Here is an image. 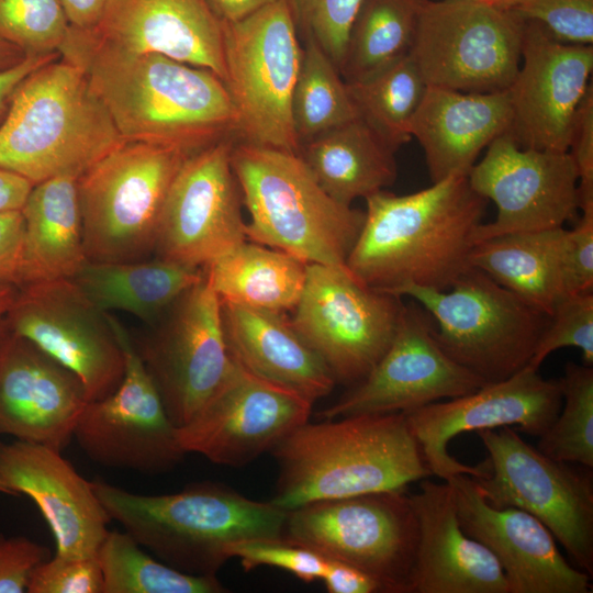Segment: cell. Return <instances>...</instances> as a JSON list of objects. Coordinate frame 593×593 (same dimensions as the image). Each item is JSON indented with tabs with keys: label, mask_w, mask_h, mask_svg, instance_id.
<instances>
[{
	"label": "cell",
	"mask_w": 593,
	"mask_h": 593,
	"mask_svg": "<svg viewBox=\"0 0 593 593\" xmlns=\"http://www.w3.org/2000/svg\"><path fill=\"white\" fill-rule=\"evenodd\" d=\"M235 139L191 154L179 169L159 219L157 258L204 268L246 242L243 197L231 165Z\"/></svg>",
	"instance_id": "cell-17"
},
{
	"label": "cell",
	"mask_w": 593,
	"mask_h": 593,
	"mask_svg": "<svg viewBox=\"0 0 593 593\" xmlns=\"http://www.w3.org/2000/svg\"><path fill=\"white\" fill-rule=\"evenodd\" d=\"M223 23L240 21L281 0H206Z\"/></svg>",
	"instance_id": "cell-54"
},
{
	"label": "cell",
	"mask_w": 593,
	"mask_h": 593,
	"mask_svg": "<svg viewBox=\"0 0 593 593\" xmlns=\"http://www.w3.org/2000/svg\"><path fill=\"white\" fill-rule=\"evenodd\" d=\"M346 83L358 118L387 146L396 152L412 139L410 124L427 86L409 55Z\"/></svg>",
	"instance_id": "cell-36"
},
{
	"label": "cell",
	"mask_w": 593,
	"mask_h": 593,
	"mask_svg": "<svg viewBox=\"0 0 593 593\" xmlns=\"http://www.w3.org/2000/svg\"><path fill=\"white\" fill-rule=\"evenodd\" d=\"M322 581L329 593H381L379 584L367 573L345 562L327 559Z\"/></svg>",
	"instance_id": "cell-50"
},
{
	"label": "cell",
	"mask_w": 593,
	"mask_h": 593,
	"mask_svg": "<svg viewBox=\"0 0 593 593\" xmlns=\"http://www.w3.org/2000/svg\"><path fill=\"white\" fill-rule=\"evenodd\" d=\"M507 90L463 92L427 86L410 133L423 148L432 183L468 176L475 159L510 128Z\"/></svg>",
	"instance_id": "cell-28"
},
{
	"label": "cell",
	"mask_w": 593,
	"mask_h": 593,
	"mask_svg": "<svg viewBox=\"0 0 593 593\" xmlns=\"http://www.w3.org/2000/svg\"><path fill=\"white\" fill-rule=\"evenodd\" d=\"M92 489L111 521L166 564L217 575L228 548L251 538H282L288 511L212 482L170 494L133 493L104 481Z\"/></svg>",
	"instance_id": "cell-4"
},
{
	"label": "cell",
	"mask_w": 593,
	"mask_h": 593,
	"mask_svg": "<svg viewBox=\"0 0 593 593\" xmlns=\"http://www.w3.org/2000/svg\"><path fill=\"white\" fill-rule=\"evenodd\" d=\"M105 314L124 354V376L112 394L87 403L72 438L92 461L103 467L165 473L186 455L177 439V427L132 336L118 317Z\"/></svg>",
	"instance_id": "cell-15"
},
{
	"label": "cell",
	"mask_w": 593,
	"mask_h": 593,
	"mask_svg": "<svg viewBox=\"0 0 593 593\" xmlns=\"http://www.w3.org/2000/svg\"><path fill=\"white\" fill-rule=\"evenodd\" d=\"M21 212L25 223L22 286L71 278L88 261L77 178L60 176L35 184Z\"/></svg>",
	"instance_id": "cell-32"
},
{
	"label": "cell",
	"mask_w": 593,
	"mask_h": 593,
	"mask_svg": "<svg viewBox=\"0 0 593 593\" xmlns=\"http://www.w3.org/2000/svg\"><path fill=\"white\" fill-rule=\"evenodd\" d=\"M25 223L21 211L0 213V282L24 283Z\"/></svg>",
	"instance_id": "cell-49"
},
{
	"label": "cell",
	"mask_w": 593,
	"mask_h": 593,
	"mask_svg": "<svg viewBox=\"0 0 593 593\" xmlns=\"http://www.w3.org/2000/svg\"><path fill=\"white\" fill-rule=\"evenodd\" d=\"M221 305L228 350L245 370L311 403L332 392L331 371L282 313Z\"/></svg>",
	"instance_id": "cell-29"
},
{
	"label": "cell",
	"mask_w": 593,
	"mask_h": 593,
	"mask_svg": "<svg viewBox=\"0 0 593 593\" xmlns=\"http://www.w3.org/2000/svg\"><path fill=\"white\" fill-rule=\"evenodd\" d=\"M568 294L593 291V212H582L566 236Z\"/></svg>",
	"instance_id": "cell-48"
},
{
	"label": "cell",
	"mask_w": 593,
	"mask_h": 593,
	"mask_svg": "<svg viewBox=\"0 0 593 593\" xmlns=\"http://www.w3.org/2000/svg\"><path fill=\"white\" fill-rule=\"evenodd\" d=\"M291 118L301 144L358 118L347 83L329 57L303 42L291 99Z\"/></svg>",
	"instance_id": "cell-38"
},
{
	"label": "cell",
	"mask_w": 593,
	"mask_h": 593,
	"mask_svg": "<svg viewBox=\"0 0 593 593\" xmlns=\"http://www.w3.org/2000/svg\"><path fill=\"white\" fill-rule=\"evenodd\" d=\"M593 46L566 44L526 21L522 59L507 89V133L523 148L568 152L578 108L591 83Z\"/></svg>",
	"instance_id": "cell-22"
},
{
	"label": "cell",
	"mask_w": 593,
	"mask_h": 593,
	"mask_svg": "<svg viewBox=\"0 0 593 593\" xmlns=\"http://www.w3.org/2000/svg\"><path fill=\"white\" fill-rule=\"evenodd\" d=\"M0 493L14 496V494L9 490V488L0 480Z\"/></svg>",
	"instance_id": "cell-58"
},
{
	"label": "cell",
	"mask_w": 593,
	"mask_h": 593,
	"mask_svg": "<svg viewBox=\"0 0 593 593\" xmlns=\"http://www.w3.org/2000/svg\"><path fill=\"white\" fill-rule=\"evenodd\" d=\"M279 477L271 502L290 511L325 501L406 491L433 475L404 413L309 421L271 450Z\"/></svg>",
	"instance_id": "cell-3"
},
{
	"label": "cell",
	"mask_w": 593,
	"mask_h": 593,
	"mask_svg": "<svg viewBox=\"0 0 593 593\" xmlns=\"http://www.w3.org/2000/svg\"><path fill=\"white\" fill-rule=\"evenodd\" d=\"M203 276L204 268L156 257L127 262L86 261L69 279L101 312H127L155 324Z\"/></svg>",
	"instance_id": "cell-33"
},
{
	"label": "cell",
	"mask_w": 593,
	"mask_h": 593,
	"mask_svg": "<svg viewBox=\"0 0 593 593\" xmlns=\"http://www.w3.org/2000/svg\"><path fill=\"white\" fill-rule=\"evenodd\" d=\"M18 292V287L0 282V332L4 328V318Z\"/></svg>",
	"instance_id": "cell-56"
},
{
	"label": "cell",
	"mask_w": 593,
	"mask_h": 593,
	"mask_svg": "<svg viewBox=\"0 0 593 593\" xmlns=\"http://www.w3.org/2000/svg\"><path fill=\"white\" fill-rule=\"evenodd\" d=\"M60 57L59 53L48 55H29L19 65L0 71V124L3 121L18 85L33 70L38 67L56 60Z\"/></svg>",
	"instance_id": "cell-51"
},
{
	"label": "cell",
	"mask_w": 593,
	"mask_h": 593,
	"mask_svg": "<svg viewBox=\"0 0 593 593\" xmlns=\"http://www.w3.org/2000/svg\"><path fill=\"white\" fill-rule=\"evenodd\" d=\"M0 480L18 496L38 507L56 555L96 557L111 521L91 482L81 477L60 450L43 444L0 440Z\"/></svg>",
	"instance_id": "cell-25"
},
{
	"label": "cell",
	"mask_w": 593,
	"mask_h": 593,
	"mask_svg": "<svg viewBox=\"0 0 593 593\" xmlns=\"http://www.w3.org/2000/svg\"><path fill=\"white\" fill-rule=\"evenodd\" d=\"M49 551L25 536L0 533V593H24L33 570Z\"/></svg>",
	"instance_id": "cell-47"
},
{
	"label": "cell",
	"mask_w": 593,
	"mask_h": 593,
	"mask_svg": "<svg viewBox=\"0 0 593 593\" xmlns=\"http://www.w3.org/2000/svg\"><path fill=\"white\" fill-rule=\"evenodd\" d=\"M312 405L235 361L223 385L189 423L177 427L176 435L186 454H199L221 466L243 467L307 422Z\"/></svg>",
	"instance_id": "cell-21"
},
{
	"label": "cell",
	"mask_w": 593,
	"mask_h": 593,
	"mask_svg": "<svg viewBox=\"0 0 593 593\" xmlns=\"http://www.w3.org/2000/svg\"><path fill=\"white\" fill-rule=\"evenodd\" d=\"M123 141L86 71L59 57L15 88L0 124V168L34 186L78 178Z\"/></svg>",
	"instance_id": "cell-5"
},
{
	"label": "cell",
	"mask_w": 593,
	"mask_h": 593,
	"mask_svg": "<svg viewBox=\"0 0 593 593\" xmlns=\"http://www.w3.org/2000/svg\"><path fill=\"white\" fill-rule=\"evenodd\" d=\"M160 325L134 347L176 427L189 423L235 367L224 332L221 300L203 278L166 311Z\"/></svg>",
	"instance_id": "cell-14"
},
{
	"label": "cell",
	"mask_w": 593,
	"mask_h": 593,
	"mask_svg": "<svg viewBox=\"0 0 593 593\" xmlns=\"http://www.w3.org/2000/svg\"><path fill=\"white\" fill-rule=\"evenodd\" d=\"M298 36L315 43L340 69L361 0H284Z\"/></svg>",
	"instance_id": "cell-41"
},
{
	"label": "cell",
	"mask_w": 593,
	"mask_h": 593,
	"mask_svg": "<svg viewBox=\"0 0 593 593\" xmlns=\"http://www.w3.org/2000/svg\"><path fill=\"white\" fill-rule=\"evenodd\" d=\"M563 347L579 348L583 365L593 366V291L568 295L556 305L527 367L538 370Z\"/></svg>",
	"instance_id": "cell-42"
},
{
	"label": "cell",
	"mask_w": 593,
	"mask_h": 593,
	"mask_svg": "<svg viewBox=\"0 0 593 593\" xmlns=\"http://www.w3.org/2000/svg\"><path fill=\"white\" fill-rule=\"evenodd\" d=\"M33 187L23 176L0 168V213L21 211Z\"/></svg>",
	"instance_id": "cell-52"
},
{
	"label": "cell",
	"mask_w": 593,
	"mask_h": 593,
	"mask_svg": "<svg viewBox=\"0 0 593 593\" xmlns=\"http://www.w3.org/2000/svg\"><path fill=\"white\" fill-rule=\"evenodd\" d=\"M370 288L347 268L307 264L291 324L336 382L355 385L391 345L405 304Z\"/></svg>",
	"instance_id": "cell-13"
},
{
	"label": "cell",
	"mask_w": 593,
	"mask_h": 593,
	"mask_svg": "<svg viewBox=\"0 0 593 593\" xmlns=\"http://www.w3.org/2000/svg\"><path fill=\"white\" fill-rule=\"evenodd\" d=\"M409 496L418 530L412 593H508L496 558L462 529L446 481L423 479Z\"/></svg>",
	"instance_id": "cell-27"
},
{
	"label": "cell",
	"mask_w": 593,
	"mask_h": 593,
	"mask_svg": "<svg viewBox=\"0 0 593 593\" xmlns=\"http://www.w3.org/2000/svg\"><path fill=\"white\" fill-rule=\"evenodd\" d=\"M88 402L70 370L26 338L0 332V436L61 451Z\"/></svg>",
	"instance_id": "cell-24"
},
{
	"label": "cell",
	"mask_w": 593,
	"mask_h": 593,
	"mask_svg": "<svg viewBox=\"0 0 593 593\" xmlns=\"http://www.w3.org/2000/svg\"><path fill=\"white\" fill-rule=\"evenodd\" d=\"M86 32L101 45L165 55L225 80L223 23L206 0H107Z\"/></svg>",
	"instance_id": "cell-26"
},
{
	"label": "cell",
	"mask_w": 593,
	"mask_h": 593,
	"mask_svg": "<svg viewBox=\"0 0 593 593\" xmlns=\"http://www.w3.org/2000/svg\"><path fill=\"white\" fill-rule=\"evenodd\" d=\"M398 295L414 299L437 323L441 350L485 383L528 366L550 315L471 267L448 290L417 286Z\"/></svg>",
	"instance_id": "cell-8"
},
{
	"label": "cell",
	"mask_w": 593,
	"mask_h": 593,
	"mask_svg": "<svg viewBox=\"0 0 593 593\" xmlns=\"http://www.w3.org/2000/svg\"><path fill=\"white\" fill-rule=\"evenodd\" d=\"M471 188L497 209L474 231V244L491 237L563 227L579 210L578 174L568 152L523 148L506 132L468 174Z\"/></svg>",
	"instance_id": "cell-18"
},
{
	"label": "cell",
	"mask_w": 593,
	"mask_h": 593,
	"mask_svg": "<svg viewBox=\"0 0 593 593\" xmlns=\"http://www.w3.org/2000/svg\"><path fill=\"white\" fill-rule=\"evenodd\" d=\"M508 9L540 23L561 43H593V0H517Z\"/></svg>",
	"instance_id": "cell-44"
},
{
	"label": "cell",
	"mask_w": 593,
	"mask_h": 593,
	"mask_svg": "<svg viewBox=\"0 0 593 593\" xmlns=\"http://www.w3.org/2000/svg\"><path fill=\"white\" fill-rule=\"evenodd\" d=\"M231 165L250 215L248 239L305 264L347 268L363 211L328 195L296 153L235 139Z\"/></svg>",
	"instance_id": "cell-6"
},
{
	"label": "cell",
	"mask_w": 593,
	"mask_h": 593,
	"mask_svg": "<svg viewBox=\"0 0 593 593\" xmlns=\"http://www.w3.org/2000/svg\"><path fill=\"white\" fill-rule=\"evenodd\" d=\"M563 227L504 234L474 244L470 264L551 315L568 296Z\"/></svg>",
	"instance_id": "cell-30"
},
{
	"label": "cell",
	"mask_w": 593,
	"mask_h": 593,
	"mask_svg": "<svg viewBox=\"0 0 593 593\" xmlns=\"http://www.w3.org/2000/svg\"><path fill=\"white\" fill-rule=\"evenodd\" d=\"M71 27L93 30L101 20L107 0H59Z\"/></svg>",
	"instance_id": "cell-53"
},
{
	"label": "cell",
	"mask_w": 593,
	"mask_h": 593,
	"mask_svg": "<svg viewBox=\"0 0 593 593\" xmlns=\"http://www.w3.org/2000/svg\"><path fill=\"white\" fill-rule=\"evenodd\" d=\"M488 451L471 477L494 507H516L538 518L572 562L593 574L592 468L552 459L510 426L477 432Z\"/></svg>",
	"instance_id": "cell-9"
},
{
	"label": "cell",
	"mask_w": 593,
	"mask_h": 593,
	"mask_svg": "<svg viewBox=\"0 0 593 593\" xmlns=\"http://www.w3.org/2000/svg\"><path fill=\"white\" fill-rule=\"evenodd\" d=\"M558 381L563 404L536 448L552 459L593 468V367L568 361Z\"/></svg>",
	"instance_id": "cell-39"
},
{
	"label": "cell",
	"mask_w": 593,
	"mask_h": 593,
	"mask_svg": "<svg viewBox=\"0 0 593 593\" xmlns=\"http://www.w3.org/2000/svg\"><path fill=\"white\" fill-rule=\"evenodd\" d=\"M97 559L102 573V593H222L217 575L181 572L143 547L126 532L109 530Z\"/></svg>",
	"instance_id": "cell-37"
},
{
	"label": "cell",
	"mask_w": 593,
	"mask_h": 593,
	"mask_svg": "<svg viewBox=\"0 0 593 593\" xmlns=\"http://www.w3.org/2000/svg\"><path fill=\"white\" fill-rule=\"evenodd\" d=\"M395 153L359 118L301 144L298 152L325 192L345 205L395 182Z\"/></svg>",
	"instance_id": "cell-31"
},
{
	"label": "cell",
	"mask_w": 593,
	"mask_h": 593,
	"mask_svg": "<svg viewBox=\"0 0 593 593\" xmlns=\"http://www.w3.org/2000/svg\"><path fill=\"white\" fill-rule=\"evenodd\" d=\"M102 573L96 557L69 558L56 555L32 572L27 593H102Z\"/></svg>",
	"instance_id": "cell-45"
},
{
	"label": "cell",
	"mask_w": 593,
	"mask_h": 593,
	"mask_svg": "<svg viewBox=\"0 0 593 593\" xmlns=\"http://www.w3.org/2000/svg\"><path fill=\"white\" fill-rule=\"evenodd\" d=\"M69 26L59 0H0V37L27 56L59 53Z\"/></svg>",
	"instance_id": "cell-40"
},
{
	"label": "cell",
	"mask_w": 593,
	"mask_h": 593,
	"mask_svg": "<svg viewBox=\"0 0 593 593\" xmlns=\"http://www.w3.org/2000/svg\"><path fill=\"white\" fill-rule=\"evenodd\" d=\"M4 327L77 376L89 402L112 394L123 379L124 354L107 314L69 278L18 288Z\"/></svg>",
	"instance_id": "cell-16"
},
{
	"label": "cell",
	"mask_w": 593,
	"mask_h": 593,
	"mask_svg": "<svg viewBox=\"0 0 593 593\" xmlns=\"http://www.w3.org/2000/svg\"><path fill=\"white\" fill-rule=\"evenodd\" d=\"M525 23L485 2L427 0L409 56L426 86L504 91L521 65Z\"/></svg>",
	"instance_id": "cell-12"
},
{
	"label": "cell",
	"mask_w": 593,
	"mask_h": 593,
	"mask_svg": "<svg viewBox=\"0 0 593 593\" xmlns=\"http://www.w3.org/2000/svg\"><path fill=\"white\" fill-rule=\"evenodd\" d=\"M435 325L421 305H405L395 336L376 366L321 419L361 414L406 413L443 399L469 394L485 384L450 359L434 336Z\"/></svg>",
	"instance_id": "cell-20"
},
{
	"label": "cell",
	"mask_w": 593,
	"mask_h": 593,
	"mask_svg": "<svg viewBox=\"0 0 593 593\" xmlns=\"http://www.w3.org/2000/svg\"><path fill=\"white\" fill-rule=\"evenodd\" d=\"M365 200L346 267L366 286L396 295L406 286L445 291L472 267L473 234L488 200L468 176L405 195L381 190Z\"/></svg>",
	"instance_id": "cell-2"
},
{
	"label": "cell",
	"mask_w": 593,
	"mask_h": 593,
	"mask_svg": "<svg viewBox=\"0 0 593 593\" xmlns=\"http://www.w3.org/2000/svg\"><path fill=\"white\" fill-rule=\"evenodd\" d=\"M227 552L230 559L238 558L246 571L273 567L306 583L322 580L328 561L320 553L283 538L245 539L232 545Z\"/></svg>",
	"instance_id": "cell-43"
},
{
	"label": "cell",
	"mask_w": 593,
	"mask_h": 593,
	"mask_svg": "<svg viewBox=\"0 0 593 593\" xmlns=\"http://www.w3.org/2000/svg\"><path fill=\"white\" fill-rule=\"evenodd\" d=\"M306 267L287 253L246 240L204 268L221 301L284 314L301 296Z\"/></svg>",
	"instance_id": "cell-34"
},
{
	"label": "cell",
	"mask_w": 593,
	"mask_h": 593,
	"mask_svg": "<svg viewBox=\"0 0 593 593\" xmlns=\"http://www.w3.org/2000/svg\"><path fill=\"white\" fill-rule=\"evenodd\" d=\"M562 404L558 380L545 379L538 370L525 367L512 377L485 383L478 390L434 402L404 413L423 459L433 475L443 481L458 473L471 477L481 465L461 463L448 454L457 435L503 426L541 436L556 419Z\"/></svg>",
	"instance_id": "cell-19"
},
{
	"label": "cell",
	"mask_w": 593,
	"mask_h": 593,
	"mask_svg": "<svg viewBox=\"0 0 593 593\" xmlns=\"http://www.w3.org/2000/svg\"><path fill=\"white\" fill-rule=\"evenodd\" d=\"M471 1H478V2H485V3H489V0H471Z\"/></svg>",
	"instance_id": "cell-59"
},
{
	"label": "cell",
	"mask_w": 593,
	"mask_h": 593,
	"mask_svg": "<svg viewBox=\"0 0 593 593\" xmlns=\"http://www.w3.org/2000/svg\"><path fill=\"white\" fill-rule=\"evenodd\" d=\"M427 0H361L339 72L362 80L409 55Z\"/></svg>",
	"instance_id": "cell-35"
},
{
	"label": "cell",
	"mask_w": 593,
	"mask_h": 593,
	"mask_svg": "<svg viewBox=\"0 0 593 593\" xmlns=\"http://www.w3.org/2000/svg\"><path fill=\"white\" fill-rule=\"evenodd\" d=\"M26 57L21 48L0 37V71L19 65Z\"/></svg>",
	"instance_id": "cell-55"
},
{
	"label": "cell",
	"mask_w": 593,
	"mask_h": 593,
	"mask_svg": "<svg viewBox=\"0 0 593 593\" xmlns=\"http://www.w3.org/2000/svg\"><path fill=\"white\" fill-rule=\"evenodd\" d=\"M445 481L451 488L462 529L496 558L508 593L592 592L591 577L563 557L538 518L516 507L492 506L469 474H454Z\"/></svg>",
	"instance_id": "cell-23"
},
{
	"label": "cell",
	"mask_w": 593,
	"mask_h": 593,
	"mask_svg": "<svg viewBox=\"0 0 593 593\" xmlns=\"http://www.w3.org/2000/svg\"><path fill=\"white\" fill-rule=\"evenodd\" d=\"M223 45L224 83L238 116L236 141L298 154L291 99L302 45L286 1L223 23Z\"/></svg>",
	"instance_id": "cell-11"
},
{
	"label": "cell",
	"mask_w": 593,
	"mask_h": 593,
	"mask_svg": "<svg viewBox=\"0 0 593 593\" xmlns=\"http://www.w3.org/2000/svg\"><path fill=\"white\" fill-rule=\"evenodd\" d=\"M61 58L80 66L124 141L189 154L236 138L238 116L224 81L206 68L156 53H130L69 26Z\"/></svg>",
	"instance_id": "cell-1"
},
{
	"label": "cell",
	"mask_w": 593,
	"mask_h": 593,
	"mask_svg": "<svg viewBox=\"0 0 593 593\" xmlns=\"http://www.w3.org/2000/svg\"><path fill=\"white\" fill-rule=\"evenodd\" d=\"M516 1L517 0H489V3L497 5V7H502V8H508Z\"/></svg>",
	"instance_id": "cell-57"
},
{
	"label": "cell",
	"mask_w": 593,
	"mask_h": 593,
	"mask_svg": "<svg viewBox=\"0 0 593 593\" xmlns=\"http://www.w3.org/2000/svg\"><path fill=\"white\" fill-rule=\"evenodd\" d=\"M417 521L406 491L309 503L287 513L282 538L370 575L381 593H412Z\"/></svg>",
	"instance_id": "cell-10"
},
{
	"label": "cell",
	"mask_w": 593,
	"mask_h": 593,
	"mask_svg": "<svg viewBox=\"0 0 593 593\" xmlns=\"http://www.w3.org/2000/svg\"><path fill=\"white\" fill-rule=\"evenodd\" d=\"M570 155L578 174L579 209L593 212V86L584 94L573 122Z\"/></svg>",
	"instance_id": "cell-46"
},
{
	"label": "cell",
	"mask_w": 593,
	"mask_h": 593,
	"mask_svg": "<svg viewBox=\"0 0 593 593\" xmlns=\"http://www.w3.org/2000/svg\"><path fill=\"white\" fill-rule=\"evenodd\" d=\"M190 155L177 147L123 141L77 178L88 261H139L154 253L167 193Z\"/></svg>",
	"instance_id": "cell-7"
}]
</instances>
